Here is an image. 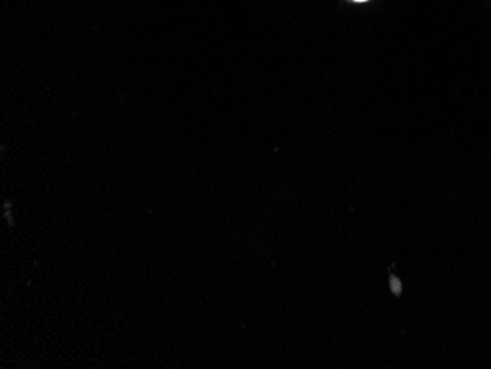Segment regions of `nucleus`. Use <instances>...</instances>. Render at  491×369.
Masks as SVG:
<instances>
[{
    "label": "nucleus",
    "mask_w": 491,
    "mask_h": 369,
    "mask_svg": "<svg viewBox=\"0 0 491 369\" xmlns=\"http://www.w3.org/2000/svg\"><path fill=\"white\" fill-rule=\"evenodd\" d=\"M354 2H366V0H354Z\"/></svg>",
    "instance_id": "1"
}]
</instances>
